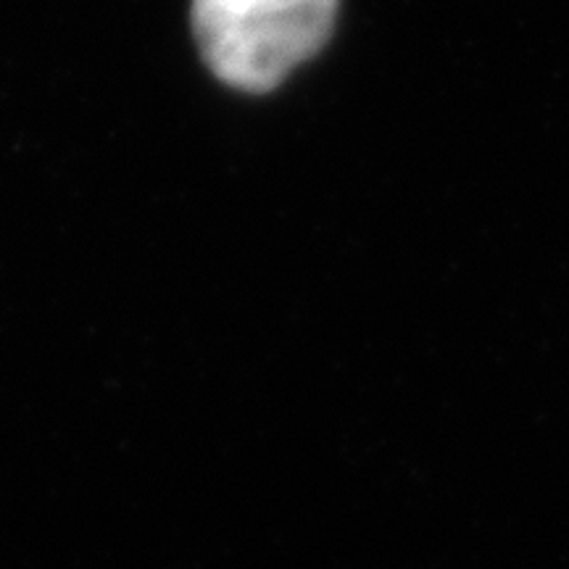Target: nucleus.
I'll list each match as a JSON object with an SVG mask.
<instances>
[{
	"instance_id": "f257e3e1",
	"label": "nucleus",
	"mask_w": 569,
	"mask_h": 569,
	"mask_svg": "<svg viewBox=\"0 0 569 569\" xmlns=\"http://www.w3.org/2000/svg\"><path fill=\"white\" fill-rule=\"evenodd\" d=\"M338 0H193V32L219 80L269 92L330 40Z\"/></svg>"
}]
</instances>
